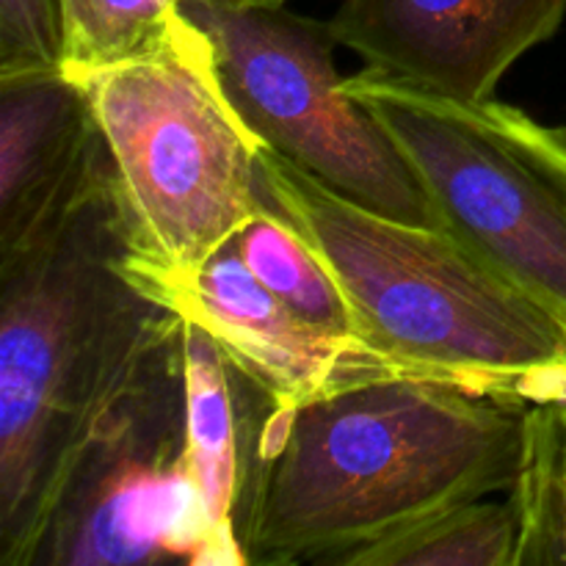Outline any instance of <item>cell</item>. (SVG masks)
<instances>
[{
    "instance_id": "cell-18",
    "label": "cell",
    "mask_w": 566,
    "mask_h": 566,
    "mask_svg": "<svg viewBox=\"0 0 566 566\" xmlns=\"http://www.w3.org/2000/svg\"><path fill=\"white\" fill-rule=\"evenodd\" d=\"M562 133H564V138H566V125H564V127H562Z\"/></svg>"
},
{
    "instance_id": "cell-5",
    "label": "cell",
    "mask_w": 566,
    "mask_h": 566,
    "mask_svg": "<svg viewBox=\"0 0 566 566\" xmlns=\"http://www.w3.org/2000/svg\"><path fill=\"white\" fill-rule=\"evenodd\" d=\"M381 122L448 232L566 318V138L525 111L365 66L343 77Z\"/></svg>"
},
{
    "instance_id": "cell-2",
    "label": "cell",
    "mask_w": 566,
    "mask_h": 566,
    "mask_svg": "<svg viewBox=\"0 0 566 566\" xmlns=\"http://www.w3.org/2000/svg\"><path fill=\"white\" fill-rule=\"evenodd\" d=\"M177 321L127 274L114 175L0 263V566H33L77 459Z\"/></svg>"
},
{
    "instance_id": "cell-8",
    "label": "cell",
    "mask_w": 566,
    "mask_h": 566,
    "mask_svg": "<svg viewBox=\"0 0 566 566\" xmlns=\"http://www.w3.org/2000/svg\"><path fill=\"white\" fill-rule=\"evenodd\" d=\"M127 274L149 298L202 326L232 368L276 407H302L376 381L418 379L368 343L298 318L247 269L238 241L219 249L197 274H153L130 263Z\"/></svg>"
},
{
    "instance_id": "cell-4",
    "label": "cell",
    "mask_w": 566,
    "mask_h": 566,
    "mask_svg": "<svg viewBox=\"0 0 566 566\" xmlns=\"http://www.w3.org/2000/svg\"><path fill=\"white\" fill-rule=\"evenodd\" d=\"M72 77L108 147L127 263L197 274L263 213V142L232 108L199 28L169 50Z\"/></svg>"
},
{
    "instance_id": "cell-9",
    "label": "cell",
    "mask_w": 566,
    "mask_h": 566,
    "mask_svg": "<svg viewBox=\"0 0 566 566\" xmlns=\"http://www.w3.org/2000/svg\"><path fill=\"white\" fill-rule=\"evenodd\" d=\"M564 14L566 0H343L329 28L385 75L490 99L517 59L556 36Z\"/></svg>"
},
{
    "instance_id": "cell-16",
    "label": "cell",
    "mask_w": 566,
    "mask_h": 566,
    "mask_svg": "<svg viewBox=\"0 0 566 566\" xmlns=\"http://www.w3.org/2000/svg\"><path fill=\"white\" fill-rule=\"evenodd\" d=\"M64 0H0V81L64 72Z\"/></svg>"
},
{
    "instance_id": "cell-13",
    "label": "cell",
    "mask_w": 566,
    "mask_h": 566,
    "mask_svg": "<svg viewBox=\"0 0 566 566\" xmlns=\"http://www.w3.org/2000/svg\"><path fill=\"white\" fill-rule=\"evenodd\" d=\"M512 503H462L418 525L346 553L335 566H512Z\"/></svg>"
},
{
    "instance_id": "cell-11",
    "label": "cell",
    "mask_w": 566,
    "mask_h": 566,
    "mask_svg": "<svg viewBox=\"0 0 566 566\" xmlns=\"http://www.w3.org/2000/svg\"><path fill=\"white\" fill-rule=\"evenodd\" d=\"M188 396V464L213 534L219 566H247L235 531L243 475V409L238 374L219 343L182 318Z\"/></svg>"
},
{
    "instance_id": "cell-3",
    "label": "cell",
    "mask_w": 566,
    "mask_h": 566,
    "mask_svg": "<svg viewBox=\"0 0 566 566\" xmlns=\"http://www.w3.org/2000/svg\"><path fill=\"white\" fill-rule=\"evenodd\" d=\"M258 177L340 285L359 340L426 381L566 398V318L462 238L363 208L265 144Z\"/></svg>"
},
{
    "instance_id": "cell-6",
    "label": "cell",
    "mask_w": 566,
    "mask_h": 566,
    "mask_svg": "<svg viewBox=\"0 0 566 566\" xmlns=\"http://www.w3.org/2000/svg\"><path fill=\"white\" fill-rule=\"evenodd\" d=\"M182 14L208 36L232 108L265 147L363 208L446 230L390 133L343 92L329 22L238 0H182Z\"/></svg>"
},
{
    "instance_id": "cell-10",
    "label": "cell",
    "mask_w": 566,
    "mask_h": 566,
    "mask_svg": "<svg viewBox=\"0 0 566 566\" xmlns=\"http://www.w3.org/2000/svg\"><path fill=\"white\" fill-rule=\"evenodd\" d=\"M111 175L108 147L75 77L0 81V263L48 238Z\"/></svg>"
},
{
    "instance_id": "cell-1",
    "label": "cell",
    "mask_w": 566,
    "mask_h": 566,
    "mask_svg": "<svg viewBox=\"0 0 566 566\" xmlns=\"http://www.w3.org/2000/svg\"><path fill=\"white\" fill-rule=\"evenodd\" d=\"M238 396L235 531L247 564H337L517 479V398L423 379L376 381L302 407H276L249 379Z\"/></svg>"
},
{
    "instance_id": "cell-15",
    "label": "cell",
    "mask_w": 566,
    "mask_h": 566,
    "mask_svg": "<svg viewBox=\"0 0 566 566\" xmlns=\"http://www.w3.org/2000/svg\"><path fill=\"white\" fill-rule=\"evenodd\" d=\"M193 31L182 0H64V72L83 75L144 59Z\"/></svg>"
},
{
    "instance_id": "cell-12",
    "label": "cell",
    "mask_w": 566,
    "mask_h": 566,
    "mask_svg": "<svg viewBox=\"0 0 566 566\" xmlns=\"http://www.w3.org/2000/svg\"><path fill=\"white\" fill-rule=\"evenodd\" d=\"M509 503L517 520L512 566H566V398L525 403Z\"/></svg>"
},
{
    "instance_id": "cell-7",
    "label": "cell",
    "mask_w": 566,
    "mask_h": 566,
    "mask_svg": "<svg viewBox=\"0 0 566 566\" xmlns=\"http://www.w3.org/2000/svg\"><path fill=\"white\" fill-rule=\"evenodd\" d=\"M219 566L188 464L182 318L77 459L33 566Z\"/></svg>"
},
{
    "instance_id": "cell-14",
    "label": "cell",
    "mask_w": 566,
    "mask_h": 566,
    "mask_svg": "<svg viewBox=\"0 0 566 566\" xmlns=\"http://www.w3.org/2000/svg\"><path fill=\"white\" fill-rule=\"evenodd\" d=\"M235 241L247 269L287 310L329 335L359 340L357 321L340 285L332 280L329 269L298 235L296 227L282 219L269 202Z\"/></svg>"
},
{
    "instance_id": "cell-17",
    "label": "cell",
    "mask_w": 566,
    "mask_h": 566,
    "mask_svg": "<svg viewBox=\"0 0 566 566\" xmlns=\"http://www.w3.org/2000/svg\"><path fill=\"white\" fill-rule=\"evenodd\" d=\"M238 3H252V6H282L287 0H238Z\"/></svg>"
}]
</instances>
